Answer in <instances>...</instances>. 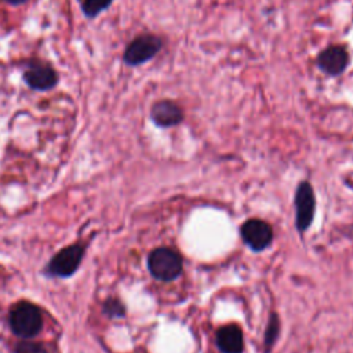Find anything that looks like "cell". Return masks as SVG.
<instances>
[{
    "instance_id": "ba28073f",
    "label": "cell",
    "mask_w": 353,
    "mask_h": 353,
    "mask_svg": "<svg viewBox=\"0 0 353 353\" xmlns=\"http://www.w3.org/2000/svg\"><path fill=\"white\" fill-rule=\"evenodd\" d=\"M150 119L159 127H163V128L174 127L182 123L183 110L174 101L163 99V101H157L152 106Z\"/></svg>"
},
{
    "instance_id": "3957f363",
    "label": "cell",
    "mask_w": 353,
    "mask_h": 353,
    "mask_svg": "<svg viewBox=\"0 0 353 353\" xmlns=\"http://www.w3.org/2000/svg\"><path fill=\"white\" fill-rule=\"evenodd\" d=\"M295 226L299 233L306 232L314 218L316 197L312 185L307 181H301L294 196Z\"/></svg>"
},
{
    "instance_id": "9a60e30c",
    "label": "cell",
    "mask_w": 353,
    "mask_h": 353,
    "mask_svg": "<svg viewBox=\"0 0 353 353\" xmlns=\"http://www.w3.org/2000/svg\"><path fill=\"white\" fill-rule=\"evenodd\" d=\"M7 3H10V4H12V6H18V4H22V3H25L26 0H6Z\"/></svg>"
},
{
    "instance_id": "5b68a950",
    "label": "cell",
    "mask_w": 353,
    "mask_h": 353,
    "mask_svg": "<svg viewBox=\"0 0 353 353\" xmlns=\"http://www.w3.org/2000/svg\"><path fill=\"white\" fill-rule=\"evenodd\" d=\"M240 234L243 241L252 250V251H263L266 250L273 241V229L272 226L258 218L247 219L240 226Z\"/></svg>"
},
{
    "instance_id": "9c48e42d",
    "label": "cell",
    "mask_w": 353,
    "mask_h": 353,
    "mask_svg": "<svg viewBox=\"0 0 353 353\" xmlns=\"http://www.w3.org/2000/svg\"><path fill=\"white\" fill-rule=\"evenodd\" d=\"M215 342L221 353H243L244 350L243 331L239 324H228L218 328Z\"/></svg>"
},
{
    "instance_id": "30bf717a",
    "label": "cell",
    "mask_w": 353,
    "mask_h": 353,
    "mask_svg": "<svg viewBox=\"0 0 353 353\" xmlns=\"http://www.w3.org/2000/svg\"><path fill=\"white\" fill-rule=\"evenodd\" d=\"M23 80L26 84L37 91L50 90L57 84V73L54 69L46 65H32L25 73Z\"/></svg>"
},
{
    "instance_id": "7a4b0ae2",
    "label": "cell",
    "mask_w": 353,
    "mask_h": 353,
    "mask_svg": "<svg viewBox=\"0 0 353 353\" xmlns=\"http://www.w3.org/2000/svg\"><path fill=\"white\" fill-rule=\"evenodd\" d=\"M8 323L15 335L32 338L40 332L43 327V316L36 305L30 302H19L10 310Z\"/></svg>"
},
{
    "instance_id": "277c9868",
    "label": "cell",
    "mask_w": 353,
    "mask_h": 353,
    "mask_svg": "<svg viewBox=\"0 0 353 353\" xmlns=\"http://www.w3.org/2000/svg\"><path fill=\"white\" fill-rule=\"evenodd\" d=\"M163 47V41L154 34H141L135 37L124 51V62L130 66H138L152 59Z\"/></svg>"
},
{
    "instance_id": "5bb4252c",
    "label": "cell",
    "mask_w": 353,
    "mask_h": 353,
    "mask_svg": "<svg viewBox=\"0 0 353 353\" xmlns=\"http://www.w3.org/2000/svg\"><path fill=\"white\" fill-rule=\"evenodd\" d=\"M15 353H47V350L41 343L33 341H22L17 345Z\"/></svg>"
},
{
    "instance_id": "8fae6325",
    "label": "cell",
    "mask_w": 353,
    "mask_h": 353,
    "mask_svg": "<svg viewBox=\"0 0 353 353\" xmlns=\"http://www.w3.org/2000/svg\"><path fill=\"white\" fill-rule=\"evenodd\" d=\"M280 334V320L276 313H272L269 316V321L265 330V338H263V345H265V353H269L277 341Z\"/></svg>"
},
{
    "instance_id": "4fadbf2b",
    "label": "cell",
    "mask_w": 353,
    "mask_h": 353,
    "mask_svg": "<svg viewBox=\"0 0 353 353\" xmlns=\"http://www.w3.org/2000/svg\"><path fill=\"white\" fill-rule=\"evenodd\" d=\"M103 312L108 316H110V317H123L124 313H125V307H124V305L119 299L110 298V299H108L105 302Z\"/></svg>"
},
{
    "instance_id": "6da1fadb",
    "label": "cell",
    "mask_w": 353,
    "mask_h": 353,
    "mask_svg": "<svg viewBox=\"0 0 353 353\" xmlns=\"http://www.w3.org/2000/svg\"><path fill=\"white\" fill-rule=\"evenodd\" d=\"M148 269L154 279L172 281L181 276L183 261L176 250L171 247H157L148 256Z\"/></svg>"
},
{
    "instance_id": "52a82bcc",
    "label": "cell",
    "mask_w": 353,
    "mask_h": 353,
    "mask_svg": "<svg viewBox=\"0 0 353 353\" xmlns=\"http://www.w3.org/2000/svg\"><path fill=\"white\" fill-rule=\"evenodd\" d=\"M319 69L328 76H338L349 65V52L343 46L332 44L324 48L316 59Z\"/></svg>"
},
{
    "instance_id": "7c38bea8",
    "label": "cell",
    "mask_w": 353,
    "mask_h": 353,
    "mask_svg": "<svg viewBox=\"0 0 353 353\" xmlns=\"http://www.w3.org/2000/svg\"><path fill=\"white\" fill-rule=\"evenodd\" d=\"M113 0H83V11L87 17L94 18L97 17L101 11H103L106 7L110 6Z\"/></svg>"
},
{
    "instance_id": "8992f818",
    "label": "cell",
    "mask_w": 353,
    "mask_h": 353,
    "mask_svg": "<svg viewBox=\"0 0 353 353\" xmlns=\"http://www.w3.org/2000/svg\"><path fill=\"white\" fill-rule=\"evenodd\" d=\"M83 255L84 248L80 244H72L69 247H65L52 256L47 266V273L58 277H68L77 270Z\"/></svg>"
}]
</instances>
